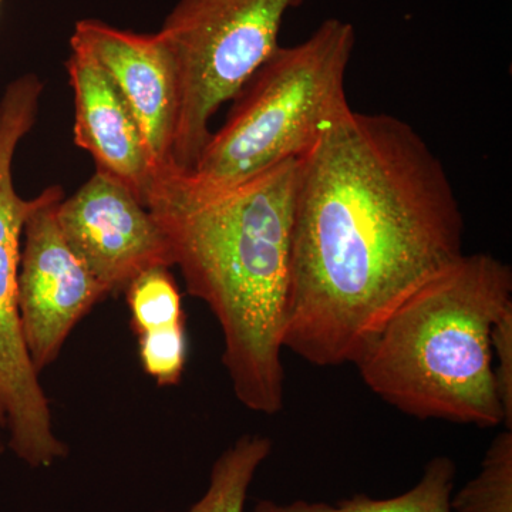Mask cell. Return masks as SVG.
Here are the masks:
<instances>
[{
    "instance_id": "1",
    "label": "cell",
    "mask_w": 512,
    "mask_h": 512,
    "mask_svg": "<svg viewBox=\"0 0 512 512\" xmlns=\"http://www.w3.org/2000/svg\"><path fill=\"white\" fill-rule=\"evenodd\" d=\"M463 248L460 202L423 137L390 114L350 111L299 160L285 350L355 365Z\"/></svg>"
},
{
    "instance_id": "2",
    "label": "cell",
    "mask_w": 512,
    "mask_h": 512,
    "mask_svg": "<svg viewBox=\"0 0 512 512\" xmlns=\"http://www.w3.org/2000/svg\"><path fill=\"white\" fill-rule=\"evenodd\" d=\"M299 160L214 197L185 198L156 184L148 211L170 244L191 296L224 338L222 363L242 406L274 416L285 402V328L291 291Z\"/></svg>"
},
{
    "instance_id": "3",
    "label": "cell",
    "mask_w": 512,
    "mask_h": 512,
    "mask_svg": "<svg viewBox=\"0 0 512 512\" xmlns=\"http://www.w3.org/2000/svg\"><path fill=\"white\" fill-rule=\"evenodd\" d=\"M512 309V269L464 254L393 312L355 366L370 392L407 416L504 424L491 330Z\"/></svg>"
},
{
    "instance_id": "4",
    "label": "cell",
    "mask_w": 512,
    "mask_h": 512,
    "mask_svg": "<svg viewBox=\"0 0 512 512\" xmlns=\"http://www.w3.org/2000/svg\"><path fill=\"white\" fill-rule=\"evenodd\" d=\"M355 43L352 23L330 18L298 45L279 46L232 99L192 170L157 183L200 200L301 160L352 111L345 80Z\"/></svg>"
},
{
    "instance_id": "5",
    "label": "cell",
    "mask_w": 512,
    "mask_h": 512,
    "mask_svg": "<svg viewBox=\"0 0 512 512\" xmlns=\"http://www.w3.org/2000/svg\"><path fill=\"white\" fill-rule=\"evenodd\" d=\"M301 0H178L157 35L180 89L173 177L187 174L211 136L222 104L234 99L279 47L286 13Z\"/></svg>"
},
{
    "instance_id": "6",
    "label": "cell",
    "mask_w": 512,
    "mask_h": 512,
    "mask_svg": "<svg viewBox=\"0 0 512 512\" xmlns=\"http://www.w3.org/2000/svg\"><path fill=\"white\" fill-rule=\"evenodd\" d=\"M35 205L36 198L20 197L12 160L0 156V454L9 450L29 467L47 468L66 458L69 447L57 437L20 320V247Z\"/></svg>"
},
{
    "instance_id": "7",
    "label": "cell",
    "mask_w": 512,
    "mask_h": 512,
    "mask_svg": "<svg viewBox=\"0 0 512 512\" xmlns=\"http://www.w3.org/2000/svg\"><path fill=\"white\" fill-rule=\"evenodd\" d=\"M60 187L37 197L23 225L18 298L23 336L37 372L52 365L77 323L109 293L63 238L56 220Z\"/></svg>"
},
{
    "instance_id": "8",
    "label": "cell",
    "mask_w": 512,
    "mask_h": 512,
    "mask_svg": "<svg viewBox=\"0 0 512 512\" xmlns=\"http://www.w3.org/2000/svg\"><path fill=\"white\" fill-rule=\"evenodd\" d=\"M56 220L67 245L109 295L126 291L148 269L173 266L170 244L153 214L101 171L59 202Z\"/></svg>"
},
{
    "instance_id": "9",
    "label": "cell",
    "mask_w": 512,
    "mask_h": 512,
    "mask_svg": "<svg viewBox=\"0 0 512 512\" xmlns=\"http://www.w3.org/2000/svg\"><path fill=\"white\" fill-rule=\"evenodd\" d=\"M70 46L89 52L109 74L140 127L157 181L171 177L180 89L173 59L157 33L83 19L74 26Z\"/></svg>"
},
{
    "instance_id": "10",
    "label": "cell",
    "mask_w": 512,
    "mask_h": 512,
    "mask_svg": "<svg viewBox=\"0 0 512 512\" xmlns=\"http://www.w3.org/2000/svg\"><path fill=\"white\" fill-rule=\"evenodd\" d=\"M66 67L74 93V143L147 207L157 174L133 113L116 84L82 47L70 46Z\"/></svg>"
},
{
    "instance_id": "11",
    "label": "cell",
    "mask_w": 512,
    "mask_h": 512,
    "mask_svg": "<svg viewBox=\"0 0 512 512\" xmlns=\"http://www.w3.org/2000/svg\"><path fill=\"white\" fill-rule=\"evenodd\" d=\"M456 474L453 458L436 456L424 467L419 483L396 497L373 498L356 494L336 504L306 500L284 504L261 500L252 512H453L450 500L456 485Z\"/></svg>"
},
{
    "instance_id": "12",
    "label": "cell",
    "mask_w": 512,
    "mask_h": 512,
    "mask_svg": "<svg viewBox=\"0 0 512 512\" xmlns=\"http://www.w3.org/2000/svg\"><path fill=\"white\" fill-rule=\"evenodd\" d=\"M272 447L271 439L261 434L239 437L212 466L205 494L185 512H245L249 487Z\"/></svg>"
},
{
    "instance_id": "13",
    "label": "cell",
    "mask_w": 512,
    "mask_h": 512,
    "mask_svg": "<svg viewBox=\"0 0 512 512\" xmlns=\"http://www.w3.org/2000/svg\"><path fill=\"white\" fill-rule=\"evenodd\" d=\"M453 512H512V430L485 451L480 473L451 495Z\"/></svg>"
},
{
    "instance_id": "14",
    "label": "cell",
    "mask_w": 512,
    "mask_h": 512,
    "mask_svg": "<svg viewBox=\"0 0 512 512\" xmlns=\"http://www.w3.org/2000/svg\"><path fill=\"white\" fill-rule=\"evenodd\" d=\"M131 329L136 335L181 325L187 320L180 289L170 268L157 266L136 276L126 288Z\"/></svg>"
},
{
    "instance_id": "15",
    "label": "cell",
    "mask_w": 512,
    "mask_h": 512,
    "mask_svg": "<svg viewBox=\"0 0 512 512\" xmlns=\"http://www.w3.org/2000/svg\"><path fill=\"white\" fill-rule=\"evenodd\" d=\"M138 357L148 376L158 386H177L187 365L188 340L185 323L137 335Z\"/></svg>"
},
{
    "instance_id": "16",
    "label": "cell",
    "mask_w": 512,
    "mask_h": 512,
    "mask_svg": "<svg viewBox=\"0 0 512 512\" xmlns=\"http://www.w3.org/2000/svg\"><path fill=\"white\" fill-rule=\"evenodd\" d=\"M495 390L504 414V426L512 430V309L491 330Z\"/></svg>"
},
{
    "instance_id": "17",
    "label": "cell",
    "mask_w": 512,
    "mask_h": 512,
    "mask_svg": "<svg viewBox=\"0 0 512 512\" xmlns=\"http://www.w3.org/2000/svg\"><path fill=\"white\" fill-rule=\"evenodd\" d=\"M0 5H2V0H0Z\"/></svg>"
}]
</instances>
